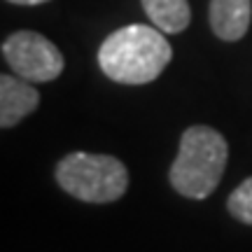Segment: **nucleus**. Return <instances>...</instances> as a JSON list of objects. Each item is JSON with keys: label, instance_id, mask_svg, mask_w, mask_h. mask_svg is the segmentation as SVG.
Here are the masks:
<instances>
[{"label": "nucleus", "instance_id": "1", "mask_svg": "<svg viewBox=\"0 0 252 252\" xmlns=\"http://www.w3.org/2000/svg\"><path fill=\"white\" fill-rule=\"evenodd\" d=\"M173 49L159 28L131 24L110 33L98 49L103 75L119 84H150L171 63Z\"/></svg>", "mask_w": 252, "mask_h": 252}, {"label": "nucleus", "instance_id": "2", "mask_svg": "<svg viewBox=\"0 0 252 252\" xmlns=\"http://www.w3.org/2000/svg\"><path fill=\"white\" fill-rule=\"evenodd\" d=\"M229 159L224 135L210 126H189L171 166L173 189L187 198H206L220 185Z\"/></svg>", "mask_w": 252, "mask_h": 252}, {"label": "nucleus", "instance_id": "3", "mask_svg": "<svg viewBox=\"0 0 252 252\" xmlns=\"http://www.w3.org/2000/svg\"><path fill=\"white\" fill-rule=\"evenodd\" d=\"M56 182L70 196L87 203H110L126 194L128 171L110 154L72 152L56 166Z\"/></svg>", "mask_w": 252, "mask_h": 252}, {"label": "nucleus", "instance_id": "4", "mask_svg": "<svg viewBox=\"0 0 252 252\" xmlns=\"http://www.w3.org/2000/svg\"><path fill=\"white\" fill-rule=\"evenodd\" d=\"M2 56L9 68L26 82H52L63 72L59 47L33 31H17L2 42Z\"/></svg>", "mask_w": 252, "mask_h": 252}, {"label": "nucleus", "instance_id": "5", "mask_svg": "<svg viewBox=\"0 0 252 252\" xmlns=\"http://www.w3.org/2000/svg\"><path fill=\"white\" fill-rule=\"evenodd\" d=\"M40 105V94L31 82L2 75L0 77V126L12 128Z\"/></svg>", "mask_w": 252, "mask_h": 252}, {"label": "nucleus", "instance_id": "6", "mask_svg": "<svg viewBox=\"0 0 252 252\" xmlns=\"http://www.w3.org/2000/svg\"><path fill=\"white\" fill-rule=\"evenodd\" d=\"M208 19L220 40L238 42L250 28V0H210Z\"/></svg>", "mask_w": 252, "mask_h": 252}, {"label": "nucleus", "instance_id": "7", "mask_svg": "<svg viewBox=\"0 0 252 252\" xmlns=\"http://www.w3.org/2000/svg\"><path fill=\"white\" fill-rule=\"evenodd\" d=\"M145 14L161 33H180L191 21L187 0H140Z\"/></svg>", "mask_w": 252, "mask_h": 252}, {"label": "nucleus", "instance_id": "8", "mask_svg": "<svg viewBox=\"0 0 252 252\" xmlns=\"http://www.w3.org/2000/svg\"><path fill=\"white\" fill-rule=\"evenodd\" d=\"M226 208L238 222L252 224V178L243 180L231 191V196L226 201Z\"/></svg>", "mask_w": 252, "mask_h": 252}, {"label": "nucleus", "instance_id": "9", "mask_svg": "<svg viewBox=\"0 0 252 252\" xmlns=\"http://www.w3.org/2000/svg\"><path fill=\"white\" fill-rule=\"evenodd\" d=\"M7 2H14V5H40V2H47V0H7Z\"/></svg>", "mask_w": 252, "mask_h": 252}]
</instances>
